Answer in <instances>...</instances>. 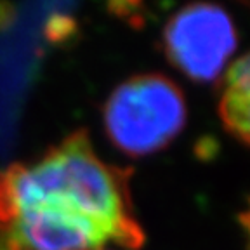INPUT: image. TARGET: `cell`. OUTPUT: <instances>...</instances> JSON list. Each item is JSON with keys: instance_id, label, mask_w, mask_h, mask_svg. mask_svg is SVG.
Returning <instances> with one entry per match:
<instances>
[{"instance_id": "1", "label": "cell", "mask_w": 250, "mask_h": 250, "mask_svg": "<svg viewBox=\"0 0 250 250\" xmlns=\"http://www.w3.org/2000/svg\"><path fill=\"white\" fill-rule=\"evenodd\" d=\"M33 205L92 215L145 242L129 172L101 160L85 130L70 134L37 160L0 172V223Z\"/></svg>"}, {"instance_id": "2", "label": "cell", "mask_w": 250, "mask_h": 250, "mask_svg": "<svg viewBox=\"0 0 250 250\" xmlns=\"http://www.w3.org/2000/svg\"><path fill=\"white\" fill-rule=\"evenodd\" d=\"M103 118L115 148L145 156L164 149L183 130L186 101L183 90L165 75H136L111 92Z\"/></svg>"}, {"instance_id": "3", "label": "cell", "mask_w": 250, "mask_h": 250, "mask_svg": "<svg viewBox=\"0 0 250 250\" xmlns=\"http://www.w3.org/2000/svg\"><path fill=\"white\" fill-rule=\"evenodd\" d=\"M233 20L214 4H189L167 21L164 47L167 59L198 83L215 82L236 51Z\"/></svg>"}, {"instance_id": "4", "label": "cell", "mask_w": 250, "mask_h": 250, "mask_svg": "<svg viewBox=\"0 0 250 250\" xmlns=\"http://www.w3.org/2000/svg\"><path fill=\"white\" fill-rule=\"evenodd\" d=\"M219 115L228 132L250 146V52L233 62L224 77Z\"/></svg>"}, {"instance_id": "5", "label": "cell", "mask_w": 250, "mask_h": 250, "mask_svg": "<svg viewBox=\"0 0 250 250\" xmlns=\"http://www.w3.org/2000/svg\"><path fill=\"white\" fill-rule=\"evenodd\" d=\"M240 224H242V228L245 229L247 236H249V242H250V200H249V207L240 214Z\"/></svg>"}, {"instance_id": "6", "label": "cell", "mask_w": 250, "mask_h": 250, "mask_svg": "<svg viewBox=\"0 0 250 250\" xmlns=\"http://www.w3.org/2000/svg\"><path fill=\"white\" fill-rule=\"evenodd\" d=\"M104 250H106V249H104Z\"/></svg>"}]
</instances>
